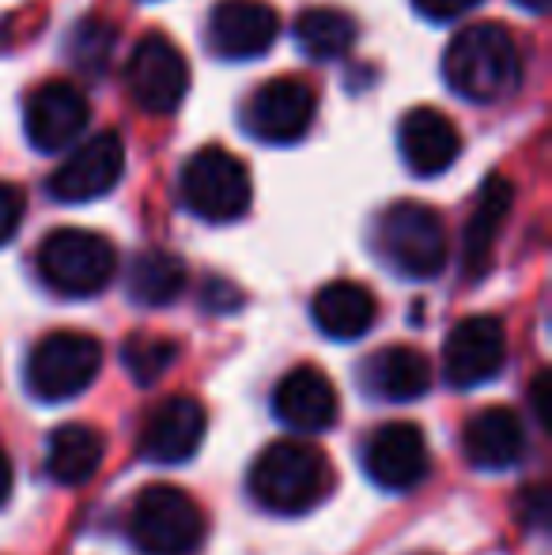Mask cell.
<instances>
[{
    "label": "cell",
    "instance_id": "cell-1",
    "mask_svg": "<svg viewBox=\"0 0 552 555\" xmlns=\"http://www.w3.org/2000/svg\"><path fill=\"white\" fill-rule=\"evenodd\" d=\"M442 80L454 95L477 106H492L515 95L523 83V61L518 46L496 23H473L462 35L450 38L442 53Z\"/></svg>",
    "mask_w": 552,
    "mask_h": 555
},
{
    "label": "cell",
    "instance_id": "cell-2",
    "mask_svg": "<svg viewBox=\"0 0 552 555\" xmlns=\"http://www.w3.org/2000/svg\"><path fill=\"white\" fill-rule=\"evenodd\" d=\"M333 491V465L314 442L277 439L254 457L251 495L269 514H307Z\"/></svg>",
    "mask_w": 552,
    "mask_h": 555
},
{
    "label": "cell",
    "instance_id": "cell-3",
    "mask_svg": "<svg viewBox=\"0 0 552 555\" xmlns=\"http://www.w3.org/2000/svg\"><path fill=\"white\" fill-rule=\"evenodd\" d=\"M118 272V249L111 238L84 227H61L46 234L38 246V276L46 287L65 299H91L106 292V284Z\"/></svg>",
    "mask_w": 552,
    "mask_h": 555
},
{
    "label": "cell",
    "instance_id": "cell-4",
    "mask_svg": "<svg viewBox=\"0 0 552 555\" xmlns=\"http://www.w3.org/2000/svg\"><path fill=\"white\" fill-rule=\"evenodd\" d=\"M205 511L175 483H152L133 499L129 541L140 555H193L205 541Z\"/></svg>",
    "mask_w": 552,
    "mask_h": 555
},
{
    "label": "cell",
    "instance_id": "cell-5",
    "mask_svg": "<svg viewBox=\"0 0 552 555\" xmlns=\"http://www.w3.org/2000/svg\"><path fill=\"white\" fill-rule=\"evenodd\" d=\"M375 246L394 272L409 280H432L447 264V227L435 208L420 201H401L383 212Z\"/></svg>",
    "mask_w": 552,
    "mask_h": 555
},
{
    "label": "cell",
    "instance_id": "cell-6",
    "mask_svg": "<svg viewBox=\"0 0 552 555\" xmlns=\"http://www.w3.org/2000/svg\"><path fill=\"white\" fill-rule=\"evenodd\" d=\"M103 371V344L91 333L57 330L30 348L27 389L46 404H61L80 397Z\"/></svg>",
    "mask_w": 552,
    "mask_h": 555
},
{
    "label": "cell",
    "instance_id": "cell-7",
    "mask_svg": "<svg viewBox=\"0 0 552 555\" xmlns=\"http://www.w3.org/2000/svg\"><path fill=\"white\" fill-rule=\"evenodd\" d=\"M182 201L205 223H235L254 201L243 159L223 147H201L182 167Z\"/></svg>",
    "mask_w": 552,
    "mask_h": 555
},
{
    "label": "cell",
    "instance_id": "cell-8",
    "mask_svg": "<svg viewBox=\"0 0 552 555\" xmlns=\"http://www.w3.org/2000/svg\"><path fill=\"white\" fill-rule=\"evenodd\" d=\"M126 88L147 114H175L190 91V65L167 35H144L129 53Z\"/></svg>",
    "mask_w": 552,
    "mask_h": 555
},
{
    "label": "cell",
    "instance_id": "cell-9",
    "mask_svg": "<svg viewBox=\"0 0 552 555\" xmlns=\"http://www.w3.org/2000/svg\"><path fill=\"white\" fill-rule=\"evenodd\" d=\"M508 363V330L500 318L477 314L450 330L442 344V374L454 389H477Z\"/></svg>",
    "mask_w": 552,
    "mask_h": 555
},
{
    "label": "cell",
    "instance_id": "cell-10",
    "mask_svg": "<svg viewBox=\"0 0 552 555\" xmlns=\"http://www.w3.org/2000/svg\"><path fill=\"white\" fill-rule=\"evenodd\" d=\"M318 114V95L295 76H280L254 91L251 106H246V132L261 140V144H299L310 132V121Z\"/></svg>",
    "mask_w": 552,
    "mask_h": 555
},
{
    "label": "cell",
    "instance_id": "cell-11",
    "mask_svg": "<svg viewBox=\"0 0 552 555\" xmlns=\"http://www.w3.org/2000/svg\"><path fill=\"white\" fill-rule=\"evenodd\" d=\"M126 170V147L118 132H99L84 147H76L65 163L50 175V197L61 205H88L99 201L121 182Z\"/></svg>",
    "mask_w": 552,
    "mask_h": 555
},
{
    "label": "cell",
    "instance_id": "cell-12",
    "mask_svg": "<svg viewBox=\"0 0 552 555\" xmlns=\"http://www.w3.org/2000/svg\"><path fill=\"white\" fill-rule=\"evenodd\" d=\"M88 117L91 106L80 88H73L68 80H46L27 95L23 129H27V140L35 152L57 155L80 140V132L88 129Z\"/></svg>",
    "mask_w": 552,
    "mask_h": 555
},
{
    "label": "cell",
    "instance_id": "cell-13",
    "mask_svg": "<svg viewBox=\"0 0 552 555\" xmlns=\"http://www.w3.org/2000/svg\"><path fill=\"white\" fill-rule=\"evenodd\" d=\"M205 431H208L205 404L182 393L163 397L144 416L137 453L144 461H152V465H182V461H190L201 450Z\"/></svg>",
    "mask_w": 552,
    "mask_h": 555
},
{
    "label": "cell",
    "instance_id": "cell-14",
    "mask_svg": "<svg viewBox=\"0 0 552 555\" xmlns=\"http://www.w3.org/2000/svg\"><path fill=\"white\" fill-rule=\"evenodd\" d=\"M280 38V15L266 0H220L208 15V50L220 61L266 57Z\"/></svg>",
    "mask_w": 552,
    "mask_h": 555
},
{
    "label": "cell",
    "instance_id": "cell-15",
    "mask_svg": "<svg viewBox=\"0 0 552 555\" xmlns=\"http://www.w3.org/2000/svg\"><path fill=\"white\" fill-rule=\"evenodd\" d=\"M363 473L378 483L383 491H413L432 473V457H427L424 431L416 424H383L368 439L363 450Z\"/></svg>",
    "mask_w": 552,
    "mask_h": 555
},
{
    "label": "cell",
    "instance_id": "cell-16",
    "mask_svg": "<svg viewBox=\"0 0 552 555\" xmlns=\"http://www.w3.org/2000/svg\"><path fill=\"white\" fill-rule=\"evenodd\" d=\"M273 416L299 435H322L337 424L341 397L318 366H295L280 378L273 393Z\"/></svg>",
    "mask_w": 552,
    "mask_h": 555
},
{
    "label": "cell",
    "instance_id": "cell-17",
    "mask_svg": "<svg viewBox=\"0 0 552 555\" xmlns=\"http://www.w3.org/2000/svg\"><path fill=\"white\" fill-rule=\"evenodd\" d=\"M398 144L401 159L416 178H439L442 170L454 167L458 152H462V137H458L454 121L432 106H416L401 117Z\"/></svg>",
    "mask_w": 552,
    "mask_h": 555
},
{
    "label": "cell",
    "instance_id": "cell-18",
    "mask_svg": "<svg viewBox=\"0 0 552 555\" xmlns=\"http://www.w3.org/2000/svg\"><path fill=\"white\" fill-rule=\"evenodd\" d=\"M462 450L470 457L473 468L485 473H503V468L518 465L526 453V427L518 420V412L503 409H480L477 416L465 424L462 431Z\"/></svg>",
    "mask_w": 552,
    "mask_h": 555
},
{
    "label": "cell",
    "instance_id": "cell-19",
    "mask_svg": "<svg viewBox=\"0 0 552 555\" xmlns=\"http://www.w3.org/2000/svg\"><path fill=\"white\" fill-rule=\"evenodd\" d=\"M511 205H515V185L503 175H492L480 185V197L470 216V227H465V249H462L465 276L470 280H480L492 269L496 242H500V231L511 216Z\"/></svg>",
    "mask_w": 552,
    "mask_h": 555
},
{
    "label": "cell",
    "instance_id": "cell-20",
    "mask_svg": "<svg viewBox=\"0 0 552 555\" xmlns=\"http://www.w3.org/2000/svg\"><path fill=\"white\" fill-rule=\"evenodd\" d=\"M310 314L314 325L322 330L330 340H360L363 333L375 325L378 318V302L356 280H333L310 302Z\"/></svg>",
    "mask_w": 552,
    "mask_h": 555
},
{
    "label": "cell",
    "instance_id": "cell-21",
    "mask_svg": "<svg viewBox=\"0 0 552 555\" xmlns=\"http://www.w3.org/2000/svg\"><path fill=\"white\" fill-rule=\"evenodd\" d=\"M363 378L375 397L390 404H409L432 389V363L424 351L409 348V344H390L378 356H371V363L363 366Z\"/></svg>",
    "mask_w": 552,
    "mask_h": 555
},
{
    "label": "cell",
    "instance_id": "cell-22",
    "mask_svg": "<svg viewBox=\"0 0 552 555\" xmlns=\"http://www.w3.org/2000/svg\"><path fill=\"white\" fill-rule=\"evenodd\" d=\"M106 453V439L88 424H65L50 435V450H46V473L61 483V488H80L99 473Z\"/></svg>",
    "mask_w": 552,
    "mask_h": 555
},
{
    "label": "cell",
    "instance_id": "cell-23",
    "mask_svg": "<svg viewBox=\"0 0 552 555\" xmlns=\"http://www.w3.org/2000/svg\"><path fill=\"white\" fill-rule=\"evenodd\" d=\"M295 46L307 53L310 61H341L352 53L356 46V20L341 8H303L295 15Z\"/></svg>",
    "mask_w": 552,
    "mask_h": 555
},
{
    "label": "cell",
    "instance_id": "cell-24",
    "mask_svg": "<svg viewBox=\"0 0 552 555\" xmlns=\"http://www.w3.org/2000/svg\"><path fill=\"white\" fill-rule=\"evenodd\" d=\"M185 280L190 272H185L182 257L167 254V249H144L129 264V299L147 310L170 307L185 292Z\"/></svg>",
    "mask_w": 552,
    "mask_h": 555
},
{
    "label": "cell",
    "instance_id": "cell-25",
    "mask_svg": "<svg viewBox=\"0 0 552 555\" xmlns=\"http://www.w3.org/2000/svg\"><path fill=\"white\" fill-rule=\"evenodd\" d=\"M175 359H178V344L167 340V336L137 333L121 344V363L133 374L137 386H155L175 366Z\"/></svg>",
    "mask_w": 552,
    "mask_h": 555
},
{
    "label": "cell",
    "instance_id": "cell-26",
    "mask_svg": "<svg viewBox=\"0 0 552 555\" xmlns=\"http://www.w3.org/2000/svg\"><path fill=\"white\" fill-rule=\"evenodd\" d=\"M114 46V27L111 23H99V20H88L76 27V61H80V68H88V73H103L106 65V53H111Z\"/></svg>",
    "mask_w": 552,
    "mask_h": 555
},
{
    "label": "cell",
    "instance_id": "cell-27",
    "mask_svg": "<svg viewBox=\"0 0 552 555\" xmlns=\"http://www.w3.org/2000/svg\"><path fill=\"white\" fill-rule=\"evenodd\" d=\"M23 216H27V197H23V190L20 185L0 182V246L15 238Z\"/></svg>",
    "mask_w": 552,
    "mask_h": 555
},
{
    "label": "cell",
    "instance_id": "cell-28",
    "mask_svg": "<svg viewBox=\"0 0 552 555\" xmlns=\"http://www.w3.org/2000/svg\"><path fill=\"white\" fill-rule=\"evenodd\" d=\"M480 0H413V8L424 20L432 23H450L458 20V15H465L470 8H477Z\"/></svg>",
    "mask_w": 552,
    "mask_h": 555
},
{
    "label": "cell",
    "instance_id": "cell-29",
    "mask_svg": "<svg viewBox=\"0 0 552 555\" xmlns=\"http://www.w3.org/2000/svg\"><path fill=\"white\" fill-rule=\"evenodd\" d=\"M545 389H549V374L541 371L538 378H534V412H538L541 427H549V404H545Z\"/></svg>",
    "mask_w": 552,
    "mask_h": 555
},
{
    "label": "cell",
    "instance_id": "cell-30",
    "mask_svg": "<svg viewBox=\"0 0 552 555\" xmlns=\"http://www.w3.org/2000/svg\"><path fill=\"white\" fill-rule=\"evenodd\" d=\"M12 495V461H8V453L0 450V503Z\"/></svg>",
    "mask_w": 552,
    "mask_h": 555
},
{
    "label": "cell",
    "instance_id": "cell-31",
    "mask_svg": "<svg viewBox=\"0 0 552 555\" xmlns=\"http://www.w3.org/2000/svg\"><path fill=\"white\" fill-rule=\"evenodd\" d=\"M515 4L518 8H526V12H549V4H552V0H515Z\"/></svg>",
    "mask_w": 552,
    "mask_h": 555
}]
</instances>
